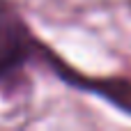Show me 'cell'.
<instances>
[{
	"label": "cell",
	"mask_w": 131,
	"mask_h": 131,
	"mask_svg": "<svg viewBox=\"0 0 131 131\" xmlns=\"http://www.w3.org/2000/svg\"><path fill=\"white\" fill-rule=\"evenodd\" d=\"M44 60L58 74V78H62L64 83H69L74 88H81V90H90V92L108 99L113 106L122 108L124 113L131 115V81H124V78H88V76L74 71L71 67H67L46 46H44Z\"/></svg>",
	"instance_id": "cell-2"
},
{
	"label": "cell",
	"mask_w": 131,
	"mask_h": 131,
	"mask_svg": "<svg viewBox=\"0 0 131 131\" xmlns=\"http://www.w3.org/2000/svg\"><path fill=\"white\" fill-rule=\"evenodd\" d=\"M41 44L7 0H0V83L16 76L25 64L39 58Z\"/></svg>",
	"instance_id": "cell-1"
}]
</instances>
